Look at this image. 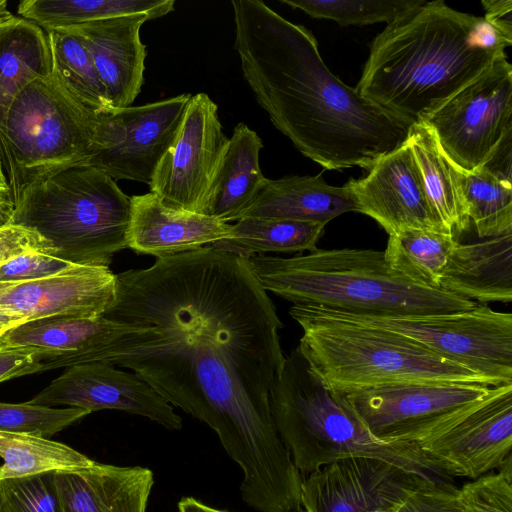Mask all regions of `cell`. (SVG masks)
I'll list each match as a JSON object with an SVG mask.
<instances>
[{"instance_id":"cell-1","label":"cell","mask_w":512,"mask_h":512,"mask_svg":"<svg viewBox=\"0 0 512 512\" xmlns=\"http://www.w3.org/2000/svg\"><path fill=\"white\" fill-rule=\"evenodd\" d=\"M104 317L159 331L157 344L114 366L210 428L238 426L268 407L286 359L283 323L247 258L210 245L124 271Z\"/></svg>"},{"instance_id":"cell-2","label":"cell","mask_w":512,"mask_h":512,"mask_svg":"<svg viewBox=\"0 0 512 512\" xmlns=\"http://www.w3.org/2000/svg\"><path fill=\"white\" fill-rule=\"evenodd\" d=\"M242 74L273 125L328 170H369L402 145L410 125L342 82L306 27L261 0H233Z\"/></svg>"},{"instance_id":"cell-3","label":"cell","mask_w":512,"mask_h":512,"mask_svg":"<svg viewBox=\"0 0 512 512\" xmlns=\"http://www.w3.org/2000/svg\"><path fill=\"white\" fill-rule=\"evenodd\" d=\"M511 44L483 17L454 10L442 0H424L375 37L355 88L412 126L482 74Z\"/></svg>"},{"instance_id":"cell-4","label":"cell","mask_w":512,"mask_h":512,"mask_svg":"<svg viewBox=\"0 0 512 512\" xmlns=\"http://www.w3.org/2000/svg\"><path fill=\"white\" fill-rule=\"evenodd\" d=\"M267 292L293 303L356 314L425 315L465 310L477 303L413 283L374 249H316L282 258H247Z\"/></svg>"},{"instance_id":"cell-5","label":"cell","mask_w":512,"mask_h":512,"mask_svg":"<svg viewBox=\"0 0 512 512\" xmlns=\"http://www.w3.org/2000/svg\"><path fill=\"white\" fill-rule=\"evenodd\" d=\"M289 313L303 331L300 353L338 395L406 384L505 385L406 337L343 320L322 307L293 305Z\"/></svg>"},{"instance_id":"cell-6","label":"cell","mask_w":512,"mask_h":512,"mask_svg":"<svg viewBox=\"0 0 512 512\" xmlns=\"http://www.w3.org/2000/svg\"><path fill=\"white\" fill-rule=\"evenodd\" d=\"M278 435L298 471L309 475L353 457L377 458L425 479L452 482L415 443H384L373 438L338 394L312 372L295 348L285 359L269 392Z\"/></svg>"},{"instance_id":"cell-7","label":"cell","mask_w":512,"mask_h":512,"mask_svg":"<svg viewBox=\"0 0 512 512\" xmlns=\"http://www.w3.org/2000/svg\"><path fill=\"white\" fill-rule=\"evenodd\" d=\"M131 200L104 172L71 167L23 192L12 224L36 231L53 256L82 266L109 267L128 248Z\"/></svg>"},{"instance_id":"cell-8","label":"cell","mask_w":512,"mask_h":512,"mask_svg":"<svg viewBox=\"0 0 512 512\" xmlns=\"http://www.w3.org/2000/svg\"><path fill=\"white\" fill-rule=\"evenodd\" d=\"M97 113L77 101L52 73L22 90L0 128V160L14 205L34 184L87 166Z\"/></svg>"},{"instance_id":"cell-9","label":"cell","mask_w":512,"mask_h":512,"mask_svg":"<svg viewBox=\"0 0 512 512\" xmlns=\"http://www.w3.org/2000/svg\"><path fill=\"white\" fill-rule=\"evenodd\" d=\"M323 308V307H322ZM353 323L384 329L502 384H512V314L487 304L450 313L356 314L323 308Z\"/></svg>"},{"instance_id":"cell-10","label":"cell","mask_w":512,"mask_h":512,"mask_svg":"<svg viewBox=\"0 0 512 512\" xmlns=\"http://www.w3.org/2000/svg\"><path fill=\"white\" fill-rule=\"evenodd\" d=\"M423 123L461 171L483 166L512 137V66L505 53Z\"/></svg>"},{"instance_id":"cell-11","label":"cell","mask_w":512,"mask_h":512,"mask_svg":"<svg viewBox=\"0 0 512 512\" xmlns=\"http://www.w3.org/2000/svg\"><path fill=\"white\" fill-rule=\"evenodd\" d=\"M228 146L217 105L205 93L191 95L175 138L153 174L150 192L167 207L207 215Z\"/></svg>"},{"instance_id":"cell-12","label":"cell","mask_w":512,"mask_h":512,"mask_svg":"<svg viewBox=\"0 0 512 512\" xmlns=\"http://www.w3.org/2000/svg\"><path fill=\"white\" fill-rule=\"evenodd\" d=\"M493 387L406 384L341 396L370 435L384 443H415L484 399Z\"/></svg>"},{"instance_id":"cell-13","label":"cell","mask_w":512,"mask_h":512,"mask_svg":"<svg viewBox=\"0 0 512 512\" xmlns=\"http://www.w3.org/2000/svg\"><path fill=\"white\" fill-rule=\"evenodd\" d=\"M191 94L97 114L95 147L87 166L113 180L150 184L171 146Z\"/></svg>"},{"instance_id":"cell-14","label":"cell","mask_w":512,"mask_h":512,"mask_svg":"<svg viewBox=\"0 0 512 512\" xmlns=\"http://www.w3.org/2000/svg\"><path fill=\"white\" fill-rule=\"evenodd\" d=\"M417 446L451 478L473 480L500 469L512 449V384L493 387Z\"/></svg>"},{"instance_id":"cell-15","label":"cell","mask_w":512,"mask_h":512,"mask_svg":"<svg viewBox=\"0 0 512 512\" xmlns=\"http://www.w3.org/2000/svg\"><path fill=\"white\" fill-rule=\"evenodd\" d=\"M161 338L156 328L129 325L104 316L52 317L13 328L0 337V345L61 351L41 356V372H44L79 364L114 365L157 344Z\"/></svg>"},{"instance_id":"cell-16","label":"cell","mask_w":512,"mask_h":512,"mask_svg":"<svg viewBox=\"0 0 512 512\" xmlns=\"http://www.w3.org/2000/svg\"><path fill=\"white\" fill-rule=\"evenodd\" d=\"M48 407L80 408L89 413L116 409L146 417L169 430H180L182 419L150 384L136 373L109 363L70 366L28 401Z\"/></svg>"},{"instance_id":"cell-17","label":"cell","mask_w":512,"mask_h":512,"mask_svg":"<svg viewBox=\"0 0 512 512\" xmlns=\"http://www.w3.org/2000/svg\"><path fill=\"white\" fill-rule=\"evenodd\" d=\"M425 479L368 457L336 461L302 482L305 512H386Z\"/></svg>"},{"instance_id":"cell-18","label":"cell","mask_w":512,"mask_h":512,"mask_svg":"<svg viewBox=\"0 0 512 512\" xmlns=\"http://www.w3.org/2000/svg\"><path fill=\"white\" fill-rule=\"evenodd\" d=\"M348 183L358 212L373 218L388 235L407 229L445 232L433 214L407 140L382 156L366 177Z\"/></svg>"},{"instance_id":"cell-19","label":"cell","mask_w":512,"mask_h":512,"mask_svg":"<svg viewBox=\"0 0 512 512\" xmlns=\"http://www.w3.org/2000/svg\"><path fill=\"white\" fill-rule=\"evenodd\" d=\"M117 275L109 267L79 269L38 280L0 283V306L26 322L52 318H98L112 307Z\"/></svg>"},{"instance_id":"cell-20","label":"cell","mask_w":512,"mask_h":512,"mask_svg":"<svg viewBox=\"0 0 512 512\" xmlns=\"http://www.w3.org/2000/svg\"><path fill=\"white\" fill-rule=\"evenodd\" d=\"M148 20L123 16L65 28L85 44L113 109L131 106L141 92L147 52L140 29Z\"/></svg>"},{"instance_id":"cell-21","label":"cell","mask_w":512,"mask_h":512,"mask_svg":"<svg viewBox=\"0 0 512 512\" xmlns=\"http://www.w3.org/2000/svg\"><path fill=\"white\" fill-rule=\"evenodd\" d=\"M130 200L128 248L138 254L168 257L213 245L231 235L232 224L167 207L151 192Z\"/></svg>"},{"instance_id":"cell-22","label":"cell","mask_w":512,"mask_h":512,"mask_svg":"<svg viewBox=\"0 0 512 512\" xmlns=\"http://www.w3.org/2000/svg\"><path fill=\"white\" fill-rule=\"evenodd\" d=\"M61 512H146L153 472L141 466L90 465L55 472Z\"/></svg>"},{"instance_id":"cell-23","label":"cell","mask_w":512,"mask_h":512,"mask_svg":"<svg viewBox=\"0 0 512 512\" xmlns=\"http://www.w3.org/2000/svg\"><path fill=\"white\" fill-rule=\"evenodd\" d=\"M440 289L481 304L511 302L512 230L470 242L456 239Z\"/></svg>"},{"instance_id":"cell-24","label":"cell","mask_w":512,"mask_h":512,"mask_svg":"<svg viewBox=\"0 0 512 512\" xmlns=\"http://www.w3.org/2000/svg\"><path fill=\"white\" fill-rule=\"evenodd\" d=\"M358 212V205L347 182L343 186L327 184L322 176L265 178L241 218H271L327 224L333 218ZM240 218V219H241Z\"/></svg>"},{"instance_id":"cell-25","label":"cell","mask_w":512,"mask_h":512,"mask_svg":"<svg viewBox=\"0 0 512 512\" xmlns=\"http://www.w3.org/2000/svg\"><path fill=\"white\" fill-rule=\"evenodd\" d=\"M424 190L440 227L455 238L470 230L461 171L445 154L425 123L410 127L407 137Z\"/></svg>"},{"instance_id":"cell-26","label":"cell","mask_w":512,"mask_h":512,"mask_svg":"<svg viewBox=\"0 0 512 512\" xmlns=\"http://www.w3.org/2000/svg\"><path fill=\"white\" fill-rule=\"evenodd\" d=\"M262 148V140L254 130L243 122L235 126L212 186L207 215L227 223L242 217L265 179L259 164Z\"/></svg>"},{"instance_id":"cell-27","label":"cell","mask_w":512,"mask_h":512,"mask_svg":"<svg viewBox=\"0 0 512 512\" xmlns=\"http://www.w3.org/2000/svg\"><path fill=\"white\" fill-rule=\"evenodd\" d=\"M53 71L46 31L16 17L0 24V128L17 95Z\"/></svg>"},{"instance_id":"cell-28","label":"cell","mask_w":512,"mask_h":512,"mask_svg":"<svg viewBox=\"0 0 512 512\" xmlns=\"http://www.w3.org/2000/svg\"><path fill=\"white\" fill-rule=\"evenodd\" d=\"M174 0H24L18 14L44 30L77 26L123 16L149 20L174 10Z\"/></svg>"},{"instance_id":"cell-29","label":"cell","mask_w":512,"mask_h":512,"mask_svg":"<svg viewBox=\"0 0 512 512\" xmlns=\"http://www.w3.org/2000/svg\"><path fill=\"white\" fill-rule=\"evenodd\" d=\"M324 223L271 218H241L232 224L228 239L212 246L244 258L265 253L314 251Z\"/></svg>"},{"instance_id":"cell-30","label":"cell","mask_w":512,"mask_h":512,"mask_svg":"<svg viewBox=\"0 0 512 512\" xmlns=\"http://www.w3.org/2000/svg\"><path fill=\"white\" fill-rule=\"evenodd\" d=\"M456 243L453 234L407 229L389 235L384 256L390 267L409 281L440 289V281Z\"/></svg>"},{"instance_id":"cell-31","label":"cell","mask_w":512,"mask_h":512,"mask_svg":"<svg viewBox=\"0 0 512 512\" xmlns=\"http://www.w3.org/2000/svg\"><path fill=\"white\" fill-rule=\"evenodd\" d=\"M53 72L82 105L99 114L112 110L92 57L83 41L68 29L45 30Z\"/></svg>"},{"instance_id":"cell-32","label":"cell","mask_w":512,"mask_h":512,"mask_svg":"<svg viewBox=\"0 0 512 512\" xmlns=\"http://www.w3.org/2000/svg\"><path fill=\"white\" fill-rule=\"evenodd\" d=\"M470 230L487 238L512 230V180L486 166L462 174Z\"/></svg>"},{"instance_id":"cell-33","label":"cell","mask_w":512,"mask_h":512,"mask_svg":"<svg viewBox=\"0 0 512 512\" xmlns=\"http://www.w3.org/2000/svg\"><path fill=\"white\" fill-rule=\"evenodd\" d=\"M0 480L90 465L93 460L49 438L0 431Z\"/></svg>"},{"instance_id":"cell-34","label":"cell","mask_w":512,"mask_h":512,"mask_svg":"<svg viewBox=\"0 0 512 512\" xmlns=\"http://www.w3.org/2000/svg\"><path fill=\"white\" fill-rule=\"evenodd\" d=\"M424 0H280L312 18L327 19L341 26L393 22Z\"/></svg>"},{"instance_id":"cell-35","label":"cell","mask_w":512,"mask_h":512,"mask_svg":"<svg viewBox=\"0 0 512 512\" xmlns=\"http://www.w3.org/2000/svg\"><path fill=\"white\" fill-rule=\"evenodd\" d=\"M88 414L73 407L0 402V431L50 438Z\"/></svg>"},{"instance_id":"cell-36","label":"cell","mask_w":512,"mask_h":512,"mask_svg":"<svg viewBox=\"0 0 512 512\" xmlns=\"http://www.w3.org/2000/svg\"><path fill=\"white\" fill-rule=\"evenodd\" d=\"M55 472L0 480L1 512H61Z\"/></svg>"},{"instance_id":"cell-37","label":"cell","mask_w":512,"mask_h":512,"mask_svg":"<svg viewBox=\"0 0 512 512\" xmlns=\"http://www.w3.org/2000/svg\"><path fill=\"white\" fill-rule=\"evenodd\" d=\"M460 493L468 512H512V457L498 472L465 483Z\"/></svg>"},{"instance_id":"cell-38","label":"cell","mask_w":512,"mask_h":512,"mask_svg":"<svg viewBox=\"0 0 512 512\" xmlns=\"http://www.w3.org/2000/svg\"><path fill=\"white\" fill-rule=\"evenodd\" d=\"M386 512H468L453 482L423 480Z\"/></svg>"},{"instance_id":"cell-39","label":"cell","mask_w":512,"mask_h":512,"mask_svg":"<svg viewBox=\"0 0 512 512\" xmlns=\"http://www.w3.org/2000/svg\"><path fill=\"white\" fill-rule=\"evenodd\" d=\"M82 267L45 253H27L0 265V283L38 280Z\"/></svg>"},{"instance_id":"cell-40","label":"cell","mask_w":512,"mask_h":512,"mask_svg":"<svg viewBox=\"0 0 512 512\" xmlns=\"http://www.w3.org/2000/svg\"><path fill=\"white\" fill-rule=\"evenodd\" d=\"M36 252L53 256L50 245L33 229L12 223L0 227V265L17 256Z\"/></svg>"},{"instance_id":"cell-41","label":"cell","mask_w":512,"mask_h":512,"mask_svg":"<svg viewBox=\"0 0 512 512\" xmlns=\"http://www.w3.org/2000/svg\"><path fill=\"white\" fill-rule=\"evenodd\" d=\"M58 352L36 347L0 345V383L12 378L41 372V356Z\"/></svg>"},{"instance_id":"cell-42","label":"cell","mask_w":512,"mask_h":512,"mask_svg":"<svg viewBox=\"0 0 512 512\" xmlns=\"http://www.w3.org/2000/svg\"><path fill=\"white\" fill-rule=\"evenodd\" d=\"M482 5L485 9L483 18L512 41V1L483 0Z\"/></svg>"},{"instance_id":"cell-43","label":"cell","mask_w":512,"mask_h":512,"mask_svg":"<svg viewBox=\"0 0 512 512\" xmlns=\"http://www.w3.org/2000/svg\"><path fill=\"white\" fill-rule=\"evenodd\" d=\"M14 201L7 184H0V227L11 223Z\"/></svg>"},{"instance_id":"cell-44","label":"cell","mask_w":512,"mask_h":512,"mask_svg":"<svg viewBox=\"0 0 512 512\" xmlns=\"http://www.w3.org/2000/svg\"><path fill=\"white\" fill-rule=\"evenodd\" d=\"M179 512H231L210 507L193 497H183L178 502Z\"/></svg>"},{"instance_id":"cell-45","label":"cell","mask_w":512,"mask_h":512,"mask_svg":"<svg viewBox=\"0 0 512 512\" xmlns=\"http://www.w3.org/2000/svg\"><path fill=\"white\" fill-rule=\"evenodd\" d=\"M24 323L26 321L22 317L0 306V337Z\"/></svg>"},{"instance_id":"cell-46","label":"cell","mask_w":512,"mask_h":512,"mask_svg":"<svg viewBox=\"0 0 512 512\" xmlns=\"http://www.w3.org/2000/svg\"><path fill=\"white\" fill-rule=\"evenodd\" d=\"M13 17L14 15L7 8V2L4 0H0V24L6 22L7 20Z\"/></svg>"},{"instance_id":"cell-47","label":"cell","mask_w":512,"mask_h":512,"mask_svg":"<svg viewBox=\"0 0 512 512\" xmlns=\"http://www.w3.org/2000/svg\"><path fill=\"white\" fill-rule=\"evenodd\" d=\"M0 184H7V181H6L4 172H3L1 160H0Z\"/></svg>"},{"instance_id":"cell-48","label":"cell","mask_w":512,"mask_h":512,"mask_svg":"<svg viewBox=\"0 0 512 512\" xmlns=\"http://www.w3.org/2000/svg\"><path fill=\"white\" fill-rule=\"evenodd\" d=\"M1 503H2V500H1V493H0V512H1Z\"/></svg>"},{"instance_id":"cell-49","label":"cell","mask_w":512,"mask_h":512,"mask_svg":"<svg viewBox=\"0 0 512 512\" xmlns=\"http://www.w3.org/2000/svg\"><path fill=\"white\" fill-rule=\"evenodd\" d=\"M297 512H305V511H304L303 509H300V510H299V511H297Z\"/></svg>"}]
</instances>
